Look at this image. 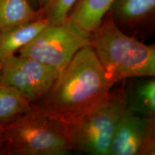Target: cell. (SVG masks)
<instances>
[{"mask_svg":"<svg viewBox=\"0 0 155 155\" xmlns=\"http://www.w3.org/2000/svg\"><path fill=\"white\" fill-rule=\"evenodd\" d=\"M113 86L91 47L86 46L75 54L47 94L32 106L68 127L101 104Z\"/></svg>","mask_w":155,"mask_h":155,"instance_id":"obj_1","label":"cell"},{"mask_svg":"<svg viewBox=\"0 0 155 155\" xmlns=\"http://www.w3.org/2000/svg\"><path fill=\"white\" fill-rule=\"evenodd\" d=\"M90 35V46L112 84L131 78L155 76V46L122 31L108 13Z\"/></svg>","mask_w":155,"mask_h":155,"instance_id":"obj_2","label":"cell"},{"mask_svg":"<svg viewBox=\"0 0 155 155\" xmlns=\"http://www.w3.org/2000/svg\"><path fill=\"white\" fill-rule=\"evenodd\" d=\"M6 144L20 155H63L73 150L68 128L32 107L5 124Z\"/></svg>","mask_w":155,"mask_h":155,"instance_id":"obj_3","label":"cell"},{"mask_svg":"<svg viewBox=\"0 0 155 155\" xmlns=\"http://www.w3.org/2000/svg\"><path fill=\"white\" fill-rule=\"evenodd\" d=\"M127 109L124 86L111 91L107 98L73 125L68 126L73 150L92 155H108L118 124Z\"/></svg>","mask_w":155,"mask_h":155,"instance_id":"obj_4","label":"cell"},{"mask_svg":"<svg viewBox=\"0 0 155 155\" xmlns=\"http://www.w3.org/2000/svg\"><path fill=\"white\" fill-rule=\"evenodd\" d=\"M90 45V36L66 19L61 24L48 25L18 52L61 73L79 50Z\"/></svg>","mask_w":155,"mask_h":155,"instance_id":"obj_5","label":"cell"},{"mask_svg":"<svg viewBox=\"0 0 155 155\" xmlns=\"http://www.w3.org/2000/svg\"><path fill=\"white\" fill-rule=\"evenodd\" d=\"M59 75L53 67L32 58L13 55L2 63L0 83L14 87L33 103L47 94Z\"/></svg>","mask_w":155,"mask_h":155,"instance_id":"obj_6","label":"cell"},{"mask_svg":"<svg viewBox=\"0 0 155 155\" xmlns=\"http://www.w3.org/2000/svg\"><path fill=\"white\" fill-rule=\"evenodd\" d=\"M155 116L126 109L112 139L108 155H154Z\"/></svg>","mask_w":155,"mask_h":155,"instance_id":"obj_7","label":"cell"},{"mask_svg":"<svg viewBox=\"0 0 155 155\" xmlns=\"http://www.w3.org/2000/svg\"><path fill=\"white\" fill-rule=\"evenodd\" d=\"M155 0H114L108 14L122 30L137 31L154 19Z\"/></svg>","mask_w":155,"mask_h":155,"instance_id":"obj_8","label":"cell"},{"mask_svg":"<svg viewBox=\"0 0 155 155\" xmlns=\"http://www.w3.org/2000/svg\"><path fill=\"white\" fill-rule=\"evenodd\" d=\"M114 0H78L67 19L90 36L99 27Z\"/></svg>","mask_w":155,"mask_h":155,"instance_id":"obj_9","label":"cell"},{"mask_svg":"<svg viewBox=\"0 0 155 155\" xmlns=\"http://www.w3.org/2000/svg\"><path fill=\"white\" fill-rule=\"evenodd\" d=\"M49 25L46 19L40 17L36 20L13 27L0 32V61L15 55L32 41Z\"/></svg>","mask_w":155,"mask_h":155,"instance_id":"obj_10","label":"cell"},{"mask_svg":"<svg viewBox=\"0 0 155 155\" xmlns=\"http://www.w3.org/2000/svg\"><path fill=\"white\" fill-rule=\"evenodd\" d=\"M125 91L127 109L141 116H155L154 77L133 83Z\"/></svg>","mask_w":155,"mask_h":155,"instance_id":"obj_11","label":"cell"},{"mask_svg":"<svg viewBox=\"0 0 155 155\" xmlns=\"http://www.w3.org/2000/svg\"><path fill=\"white\" fill-rule=\"evenodd\" d=\"M40 17L30 0H0V32Z\"/></svg>","mask_w":155,"mask_h":155,"instance_id":"obj_12","label":"cell"},{"mask_svg":"<svg viewBox=\"0 0 155 155\" xmlns=\"http://www.w3.org/2000/svg\"><path fill=\"white\" fill-rule=\"evenodd\" d=\"M32 104L14 87L0 83V123L5 124L29 111Z\"/></svg>","mask_w":155,"mask_h":155,"instance_id":"obj_13","label":"cell"},{"mask_svg":"<svg viewBox=\"0 0 155 155\" xmlns=\"http://www.w3.org/2000/svg\"><path fill=\"white\" fill-rule=\"evenodd\" d=\"M78 0H49L40 9V17L46 19L49 25H58L66 20L69 12Z\"/></svg>","mask_w":155,"mask_h":155,"instance_id":"obj_14","label":"cell"},{"mask_svg":"<svg viewBox=\"0 0 155 155\" xmlns=\"http://www.w3.org/2000/svg\"><path fill=\"white\" fill-rule=\"evenodd\" d=\"M6 144V137L4 124L0 123V148Z\"/></svg>","mask_w":155,"mask_h":155,"instance_id":"obj_15","label":"cell"},{"mask_svg":"<svg viewBox=\"0 0 155 155\" xmlns=\"http://www.w3.org/2000/svg\"><path fill=\"white\" fill-rule=\"evenodd\" d=\"M30 1H32L36 5H38L39 7L38 9H40L42 8L43 7H45L49 0H30Z\"/></svg>","mask_w":155,"mask_h":155,"instance_id":"obj_16","label":"cell"},{"mask_svg":"<svg viewBox=\"0 0 155 155\" xmlns=\"http://www.w3.org/2000/svg\"><path fill=\"white\" fill-rule=\"evenodd\" d=\"M1 68H2V62L0 61V74H1Z\"/></svg>","mask_w":155,"mask_h":155,"instance_id":"obj_17","label":"cell"}]
</instances>
